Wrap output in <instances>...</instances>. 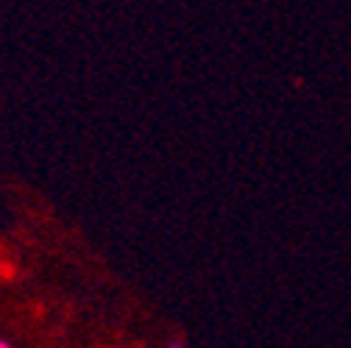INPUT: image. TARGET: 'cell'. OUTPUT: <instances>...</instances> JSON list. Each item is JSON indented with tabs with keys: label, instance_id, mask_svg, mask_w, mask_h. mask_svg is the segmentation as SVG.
Segmentation results:
<instances>
[{
	"label": "cell",
	"instance_id": "6da1fadb",
	"mask_svg": "<svg viewBox=\"0 0 351 348\" xmlns=\"http://www.w3.org/2000/svg\"><path fill=\"white\" fill-rule=\"evenodd\" d=\"M167 348H187V345H184L182 340H170V345H167Z\"/></svg>",
	"mask_w": 351,
	"mask_h": 348
},
{
	"label": "cell",
	"instance_id": "7a4b0ae2",
	"mask_svg": "<svg viewBox=\"0 0 351 348\" xmlns=\"http://www.w3.org/2000/svg\"><path fill=\"white\" fill-rule=\"evenodd\" d=\"M0 348H14L12 343H6V340H0Z\"/></svg>",
	"mask_w": 351,
	"mask_h": 348
}]
</instances>
